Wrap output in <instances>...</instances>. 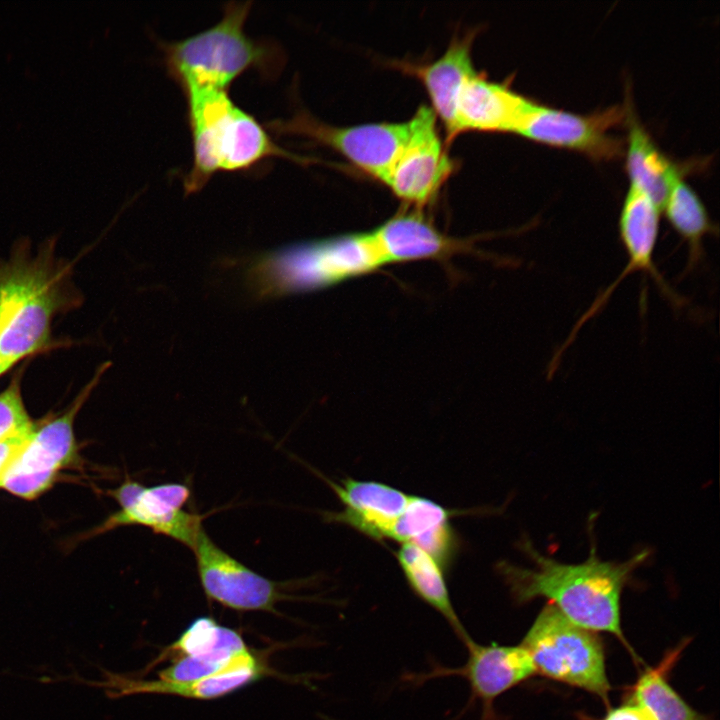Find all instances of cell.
<instances>
[{
	"label": "cell",
	"instance_id": "cell-1",
	"mask_svg": "<svg viewBox=\"0 0 720 720\" xmlns=\"http://www.w3.org/2000/svg\"><path fill=\"white\" fill-rule=\"evenodd\" d=\"M519 547L534 567L524 568L507 561L497 565L517 603L544 597L573 623L594 632H610L627 644L620 621L621 594L633 572L648 559V550L626 561H604L591 542L585 561L566 564L543 555L527 537Z\"/></svg>",
	"mask_w": 720,
	"mask_h": 720
},
{
	"label": "cell",
	"instance_id": "cell-2",
	"mask_svg": "<svg viewBox=\"0 0 720 720\" xmlns=\"http://www.w3.org/2000/svg\"><path fill=\"white\" fill-rule=\"evenodd\" d=\"M55 244L48 239L32 253L21 240L0 257V356L14 364L57 347L53 319L82 303L73 265L56 256Z\"/></svg>",
	"mask_w": 720,
	"mask_h": 720
},
{
	"label": "cell",
	"instance_id": "cell-3",
	"mask_svg": "<svg viewBox=\"0 0 720 720\" xmlns=\"http://www.w3.org/2000/svg\"><path fill=\"white\" fill-rule=\"evenodd\" d=\"M387 265L371 231L287 245L255 258L249 285L259 297L329 288Z\"/></svg>",
	"mask_w": 720,
	"mask_h": 720
},
{
	"label": "cell",
	"instance_id": "cell-4",
	"mask_svg": "<svg viewBox=\"0 0 720 720\" xmlns=\"http://www.w3.org/2000/svg\"><path fill=\"white\" fill-rule=\"evenodd\" d=\"M192 136V166L184 178L186 192L201 189L220 171H239L271 157L298 159L272 140L265 128L238 107L227 90L185 94Z\"/></svg>",
	"mask_w": 720,
	"mask_h": 720
},
{
	"label": "cell",
	"instance_id": "cell-5",
	"mask_svg": "<svg viewBox=\"0 0 720 720\" xmlns=\"http://www.w3.org/2000/svg\"><path fill=\"white\" fill-rule=\"evenodd\" d=\"M251 2H231L212 27L180 41L166 44L169 74L185 94L202 90H227L249 69L272 74L280 66V52L250 38L245 22Z\"/></svg>",
	"mask_w": 720,
	"mask_h": 720
},
{
	"label": "cell",
	"instance_id": "cell-6",
	"mask_svg": "<svg viewBox=\"0 0 720 720\" xmlns=\"http://www.w3.org/2000/svg\"><path fill=\"white\" fill-rule=\"evenodd\" d=\"M521 645L530 654L536 672L608 701L610 684L599 637L570 621L552 603L540 611Z\"/></svg>",
	"mask_w": 720,
	"mask_h": 720
},
{
	"label": "cell",
	"instance_id": "cell-7",
	"mask_svg": "<svg viewBox=\"0 0 720 720\" xmlns=\"http://www.w3.org/2000/svg\"><path fill=\"white\" fill-rule=\"evenodd\" d=\"M106 368L103 364L97 369L63 412L35 424L31 437L6 473L2 489L23 499H35L54 484L61 470L76 462L74 420Z\"/></svg>",
	"mask_w": 720,
	"mask_h": 720
},
{
	"label": "cell",
	"instance_id": "cell-8",
	"mask_svg": "<svg viewBox=\"0 0 720 720\" xmlns=\"http://www.w3.org/2000/svg\"><path fill=\"white\" fill-rule=\"evenodd\" d=\"M272 125L279 133L306 136L332 147L381 181L389 174L409 135L408 121L335 127L321 123L304 112L287 121H275Z\"/></svg>",
	"mask_w": 720,
	"mask_h": 720
},
{
	"label": "cell",
	"instance_id": "cell-9",
	"mask_svg": "<svg viewBox=\"0 0 720 720\" xmlns=\"http://www.w3.org/2000/svg\"><path fill=\"white\" fill-rule=\"evenodd\" d=\"M110 494L119 503L120 510L106 519L98 528L99 532L120 526L141 525L191 549L203 529L201 515L183 510L191 495L185 484L164 483L146 487L126 479Z\"/></svg>",
	"mask_w": 720,
	"mask_h": 720
},
{
	"label": "cell",
	"instance_id": "cell-10",
	"mask_svg": "<svg viewBox=\"0 0 720 720\" xmlns=\"http://www.w3.org/2000/svg\"><path fill=\"white\" fill-rule=\"evenodd\" d=\"M462 642L468 652L464 665L456 668L435 665L428 672L407 678L417 684L441 677H461L471 691L468 705L478 700L482 707L481 720H496L495 700L536 673L532 658L521 644L483 645L470 636Z\"/></svg>",
	"mask_w": 720,
	"mask_h": 720
},
{
	"label": "cell",
	"instance_id": "cell-11",
	"mask_svg": "<svg viewBox=\"0 0 720 720\" xmlns=\"http://www.w3.org/2000/svg\"><path fill=\"white\" fill-rule=\"evenodd\" d=\"M199 580L207 599L237 611L276 613L288 596L283 584L270 580L228 554L202 529L191 547Z\"/></svg>",
	"mask_w": 720,
	"mask_h": 720
},
{
	"label": "cell",
	"instance_id": "cell-12",
	"mask_svg": "<svg viewBox=\"0 0 720 720\" xmlns=\"http://www.w3.org/2000/svg\"><path fill=\"white\" fill-rule=\"evenodd\" d=\"M626 115L620 106L582 115L533 102L517 134L597 160H610L622 154L624 145L609 130L624 121Z\"/></svg>",
	"mask_w": 720,
	"mask_h": 720
},
{
	"label": "cell",
	"instance_id": "cell-13",
	"mask_svg": "<svg viewBox=\"0 0 720 720\" xmlns=\"http://www.w3.org/2000/svg\"><path fill=\"white\" fill-rule=\"evenodd\" d=\"M408 123V139L383 182L401 200L420 209L437 194L453 165L441 142L433 109L421 105Z\"/></svg>",
	"mask_w": 720,
	"mask_h": 720
},
{
	"label": "cell",
	"instance_id": "cell-14",
	"mask_svg": "<svg viewBox=\"0 0 720 720\" xmlns=\"http://www.w3.org/2000/svg\"><path fill=\"white\" fill-rule=\"evenodd\" d=\"M326 480L343 505L341 511L327 514L329 521L347 525L377 541L390 540L411 495L378 481L345 478L335 483Z\"/></svg>",
	"mask_w": 720,
	"mask_h": 720
},
{
	"label": "cell",
	"instance_id": "cell-15",
	"mask_svg": "<svg viewBox=\"0 0 720 720\" xmlns=\"http://www.w3.org/2000/svg\"><path fill=\"white\" fill-rule=\"evenodd\" d=\"M372 232L387 265L419 260L445 261L473 251L468 241L440 232L420 209L399 212Z\"/></svg>",
	"mask_w": 720,
	"mask_h": 720
},
{
	"label": "cell",
	"instance_id": "cell-16",
	"mask_svg": "<svg viewBox=\"0 0 720 720\" xmlns=\"http://www.w3.org/2000/svg\"><path fill=\"white\" fill-rule=\"evenodd\" d=\"M532 104L504 84L477 72L458 97L453 136L465 130L517 133Z\"/></svg>",
	"mask_w": 720,
	"mask_h": 720
},
{
	"label": "cell",
	"instance_id": "cell-17",
	"mask_svg": "<svg viewBox=\"0 0 720 720\" xmlns=\"http://www.w3.org/2000/svg\"><path fill=\"white\" fill-rule=\"evenodd\" d=\"M266 673V664L249 649L226 668L194 681L134 680L118 676L109 682L117 690L116 696L144 693L210 700L235 692L263 678Z\"/></svg>",
	"mask_w": 720,
	"mask_h": 720
},
{
	"label": "cell",
	"instance_id": "cell-18",
	"mask_svg": "<svg viewBox=\"0 0 720 720\" xmlns=\"http://www.w3.org/2000/svg\"><path fill=\"white\" fill-rule=\"evenodd\" d=\"M660 213V207L649 196L630 186L619 215V235L627 254V264L635 272L649 274L670 301L681 305L682 299L666 283L653 260Z\"/></svg>",
	"mask_w": 720,
	"mask_h": 720
},
{
	"label": "cell",
	"instance_id": "cell-19",
	"mask_svg": "<svg viewBox=\"0 0 720 720\" xmlns=\"http://www.w3.org/2000/svg\"><path fill=\"white\" fill-rule=\"evenodd\" d=\"M453 514L454 511L429 498L411 495L394 525L390 540L418 546L447 571L459 548L458 537L450 523Z\"/></svg>",
	"mask_w": 720,
	"mask_h": 720
},
{
	"label": "cell",
	"instance_id": "cell-20",
	"mask_svg": "<svg viewBox=\"0 0 720 720\" xmlns=\"http://www.w3.org/2000/svg\"><path fill=\"white\" fill-rule=\"evenodd\" d=\"M472 39V33L456 36L440 57L412 68L426 87L433 111L443 121L450 137H453L458 97L467 81L477 73L471 56Z\"/></svg>",
	"mask_w": 720,
	"mask_h": 720
},
{
	"label": "cell",
	"instance_id": "cell-21",
	"mask_svg": "<svg viewBox=\"0 0 720 720\" xmlns=\"http://www.w3.org/2000/svg\"><path fill=\"white\" fill-rule=\"evenodd\" d=\"M626 120L629 131L624 151L630 185L649 196L662 211L672 186L681 178L680 169L631 112Z\"/></svg>",
	"mask_w": 720,
	"mask_h": 720
},
{
	"label": "cell",
	"instance_id": "cell-22",
	"mask_svg": "<svg viewBox=\"0 0 720 720\" xmlns=\"http://www.w3.org/2000/svg\"><path fill=\"white\" fill-rule=\"evenodd\" d=\"M396 558L411 591L437 611L461 641L470 635L465 630L451 601L445 570L427 552L411 543H403Z\"/></svg>",
	"mask_w": 720,
	"mask_h": 720
},
{
	"label": "cell",
	"instance_id": "cell-23",
	"mask_svg": "<svg viewBox=\"0 0 720 720\" xmlns=\"http://www.w3.org/2000/svg\"><path fill=\"white\" fill-rule=\"evenodd\" d=\"M662 211L675 232L687 244L686 272L690 271L703 261L704 239L708 235L717 234V226L699 195L682 178L672 186Z\"/></svg>",
	"mask_w": 720,
	"mask_h": 720
},
{
	"label": "cell",
	"instance_id": "cell-24",
	"mask_svg": "<svg viewBox=\"0 0 720 720\" xmlns=\"http://www.w3.org/2000/svg\"><path fill=\"white\" fill-rule=\"evenodd\" d=\"M248 650L238 632L218 624L213 618L202 616L190 623L167 647L164 655L173 653L227 666Z\"/></svg>",
	"mask_w": 720,
	"mask_h": 720
},
{
	"label": "cell",
	"instance_id": "cell-25",
	"mask_svg": "<svg viewBox=\"0 0 720 720\" xmlns=\"http://www.w3.org/2000/svg\"><path fill=\"white\" fill-rule=\"evenodd\" d=\"M677 656V652L672 653L659 667L640 676L632 691V703L649 720H709L689 706L667 682L665 671Z\"/></svg>",
	"mask_w": 720,
	"mask_h": 720
},
{
	"label": "cell",
	"instance_id": "cell-26",
	"mask_svg": "<svg viewBox=\"0 0 720 720\" xmlns=\"http://www.w3.org/2000/svg\"><path fill=\"white\" fill-rule=\"evenodd\" d=\"M23 369L11 379L9 385L0 392V441L20 433L31 426L30 418L21 393Z\"/></svg>",
	"mask_w": 720,
	"mask_h": 720
},
{
	"label": "cell",
	"instance_id": "cell-27",
	"mask_svg": "<svg viewBox=\"0 0 720 720\" xmlns=\"http://www.w3.org/2000/svg\"><path fill=\"white\" fill-rule=\"evenodd\" d=\"M35 424L34 422L30 428L0 441V488L9 468L31 437Z\"/></svg>",
	"mask_w": 720,
	"mask_h": 720
},
{
	"label": "cell",
	"instance_id": "cell-28",
	"mask_svg": "<svg viewBox=\"0 0 720 720\" xmlns=\"http://www.w3.org/2000/svg\"><path fill=\"white\" fill-rule=\"evenodd\" d=\"M603 720H649L641 708L633 703L625 704L608 712Z\"/></svg>",
	"mask_w": 720,
	"mask_h": 720
},
{
	"label": "cell",
	"instance_id": "cell-29",
	"mask_svg": "<svg viewBox=\"0 0 720 720\" xmlns=\"http://www.w3.org/2000/svg\"><path fill=\"white\" fill-rule=\"evenodd\" d=\"M15 365L16 364H14L13 362L6 360L0 356V377L5 375Z\"/></svg>",
	"mask_w": 720,
	"mask_h": 720
}]
</instances>
